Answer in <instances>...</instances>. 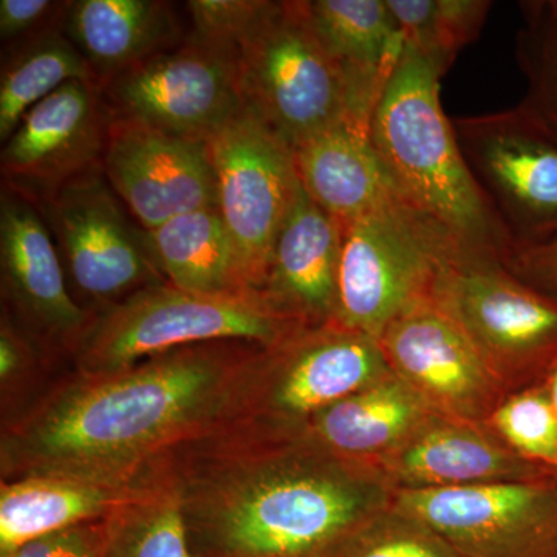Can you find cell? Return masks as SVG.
<instances>
[{
  "instance_id": "4fadbf2b",
  "label": "cell",
  "mask_w": 557,
  "mask_h": 557,
  "mask_svg": "<svg viewBox=\"0 0 557 557\" xmlns=\"http://www.w3.org/2000/svg\"><path fill=\"white\" fill-rule=\"evenodd\" d=\"M461 557H557V475L533 482L395 491Z\"/></svg>"
},
{
  "instance_id": "2e32d148",
  "label": "cell",
  "mask_w": 557,
  "mask_h": 557,
  "mask_svg": "<svg viewBox=\"0 0 557 557\" xmlns=\"http://www.w3.org/2000/svg\"><path fill=\"white\" fill-rule=\"evenodd\" d=\"M102 172L143 230L218 207V180L207 141L109 120Z\"/></svg>"
},
{
  "instance_id": "d590c367",
  "label": "cell",
  "mask_w": 557,
  "mask_h": 557,
  "mask_svg": "<svg viewBox=\"0 0 557 557\" xmlns=\"http://www.w3.org/2000/svg\"><path fill=\"white\" fill-rule=\"evenodd\" d=\"M35 343L24 330L13 321L9 313L2 314L0 325V379L2 384H9L14 379H20L27 370L33 358Z\"/></svg>"
},
{
  "instance_id": "74e56055",
  "label": "cell",
  "mask_w": 557,
  "mask_h": 557,
  "mask_svg": "<svg viewBox=\"0 0 557 557\" xmlns=\"http://www.w3.org/2000/svg\"><path fill=\"white\" fill-rule=\"evenodd\" d=\"M0 557H16V552H3L0 553Z\"/></svg>"
},
{
  "instance_id": "e0dca14e",
  "label": "cell",
  "mask_w": 557,
  "mask_h": 557,
  "mask_svg": "<svg viewBox=\"0 0 557 557\" xmlns=\"http://www.w3.org/2000/svg\"><path fill=\"white\" fill-rule=\"evenodd\" d=\"M3 296L33 343L75 351L94 314L69 288L60 252L38 205L16 190L0 196Z\"/></svg>"
},
{
  "instance_id": "5bb4252c",
  "label": "cell",
  "mask_w": 557,
  "mask_h": 557,
  "mask_svg": "<svg viewBox=\"0 0 557 557\" xmlns=\"http://www.w3.org/2000/svg\"><path fill=\"white\" fill-rule=\"evenodd\" d=\"M379 344L392 373L440 416L486 424L509 395L432 296L399 313Z\"/></svg>"
},
{
  "instance_id": "ac0fdd59",
  "label": "cell",
  "mask_w": 557,
  "mask_h": 557,
  "mask_svg": "<svg viewBox=\"0 0 557 557\" xmlns=\"http://www.w3.org/2000/svg\"><path fill=\"white\" fill-rule=\"evenodd\" d=\"M376 469L395 491L533 482L557 475L519 457L485 423L435 412Z\"/></svg>"
},
{
  "instance_id": "7c38bea8",
  "label": "cell",
  "mask_w": 557,
  "mask_h": 557,
  "mask_svg": "<svg viewBox=\"0 0 557 557\" xmlns=\"http://www.w3.org/2000/svg\"><path fill=\"white\" fill-rule=\"evenodd\" d=\"M75 295L95 313L139 289L164 284L102 170L62 186L38 205ZM94 313V314H95Z\"/></svg>"
},
{
  "instance_id": "ffe728a7",
  "label": "cell",
  "mask_w": 557,
  "mask_h": 557,
  "mask_svg": "<svg viewBox=\"0 0 557 557\" xmlns=\"http://www.w3.org/2000/svg\"><path fill=\"white\" fill-rule=\"evenodd\" d=\"M60 25L101 89L182 40L177 14L161 0H73L64 2Z\"/></svg>"
},
{
  "instance_id": "d6a6232c",
  "label": "cell",
  "mask_w": 557,
  "mask_h": 557,
  "mask_svg": "<svg viewBox=\"0 0 557 557\" xmlns=\"http://www.w3.org/2000/svg\"><path fill=\"white\" fill-rule=\"evenodd\" d=\"M106 536V519L81 523L22 545L16 557H101Z\"/></svg>"
},
{
  "instance_id": "4dcf8cb0",
  "label": "cell",
  "mask_w": 557,
  "mask_h": 557,
  "mask_svg": "<svg viewBox=\"0 0 557 557\" xmlns=\"http://www.w3.org/2000/svg\"><path fill=\"white\" fill-rule=\"evenodd\" d=\"M327 557H461L423 520L394 504L381 509Z\"/></svg>"
},
{
  "instance_id": "7a4b0ae2",
  "label": "cell",
  "mask_w": 557,
  "mask_h": 557,
  "mask_svg": "<svg viewBox=\"0 0 557 557\" xmlns=\"http://www.w3.org/2000/svg\"><path fill=\"white\" fill-rule=\"evenodd\" d=\"M260 346L197 344L62 383L3 429V480L145 485L174 450L237 420Z\"/></svg>"
},
{
  "instance_id": "9c48e42d",
  "label": "cell",
  "mask_w": 557,
  "mask_h": 557,
  "mask_svg": "<svg viewBox=\"0 0 557 557\" xmlns=\"http://www.w3.org/2000/svg\"><path fill=\"white\" fill-rule=\"evenodd\" d=\"M391 372L373 336L338 321L302 327L260 348L240 418L306 426L322 410Z\"/></svg>"
},
{
  "instance_id": "cb8c5ba5",
  "label": "cell",
  "mask_w": 557,
  "mask_h": 557,
  "mask_svg": "<svg viewBox=\"0 0 557 557\" xmlns=\"http://www.w3.org/2000/svg\"><path fill=\"white\" fill-rule=\"evenodd\" d=\"M429 413L416 392L391 372L322 410L307 428L338 456L376 468Z\"/></svg>"
},
{
  "instance_id": "277c9868",
  "label": "cell",
  "mask_w": 557,
  "mask_h": 557,
  "mask_svg": "<svg viewBox=\"0 0 557 557\" xmlns=\"http://www.w3.org/2000/svg\"><path fill=\"white\" fill-rule=\"evenodd\" d=\"M302 327L310 325L278 310L263 293L203 295L164 282L95 313L73 357L78 373L100 375L197 344L271 347Z\"/></svg>"
},
{
  "instance_id": "7402d4cb",
  "label": "cell",
  "mask_w": 557,
  "mask_h": 557,
  "mask_svg": "<svg viewBox=\"0 0 557 557\" xmlns=\"http://www.w3.org/2000/svg\"><path fill=\"white\" fill-rule=\"evenodd\" d=\"M293 156L304 190L341 225L395 196L368 127L339 124L293 149Z\"/></svg>"
},
{
  "instance_id": "3957f363",
  "label": "cell",
  "mask_w": 557,
  "mask_h": 557,
  "mask_svg": "<svg viewBox=\"0 0 557 557\" xmlns=\"http://www.w3.org/2000/svg\"><path fill=\"white\" fill-rule=\"evenodd\" d=\"M442 76L405 46L370 119V143L406 207L461 255L507 265L515 247L461 156L453 120L440 101Z\"/></svg>"
},
{
  "instance_id": "44dd1931",
  "label": "cell",
  "mask_w": 557,
  "mask_h": 557,
  "mask_svg": "<svg viewBox=\"0 0 557 557\" xmlns=\"http://www.w3.org/2000/svg\"><path fill=\"white\" fill-rule=\"evenodd\" d=\"M314 28L343 65L359 119L373 110L397 67L405 39L386 0H307Z\"/></svg>"
},
{
  "instance_id": "9a60e30c",
  "label": "cell",
  "mask_w": 557,
  "mask_h": 557,
  "mask_svg": "<svg viewBox=\"0 0 557 557\" xmlns=\"http://www.w3.org/2000/svg\"><path fill=\"white\" fill-rule=\"evenodd\" d=\"M108 126L98 84H64L28 110L3 143V186L40 205L73 180L102 170Z\"/></svg>"
},
{
  "instance_id": "f1b7e54d",
  "label": "cell",
  "mask_w": 557,
  "mask_h": 557,
  "mask_svg": "<svg viewBox=\"0 0 557 557\" xmlns=\"http://www.w3.org/2000/svg\"><path fill=\"white\" fill-rule=\"evenodd\" d=\"M520 11L516 57L528 86L522 104L557 135V0L522 2Z\"/></svg>"
},
{
  "instance_id": "d6986e66",
  "label": "cell",
  "mask_w": 557,
  "mask_h": 557,
  "mask_svg": "<svg viewBox=\"0 0 557 557\" xmlns=\"http://www.w3.org/2000/svg\"><path fill=\"white\" fill-rule=\"evenodd\" d=\"M341 240L338 220L300 185L271 248L263 295L302 324L335 321Z\"/></svg>"
},
{
  "instance_id": "83f0119b",
  "label": "cell",
  "mask_w": 557,
  "mask_h": 557,
  "mask_svg": "<svg viewBox=\"0 0 557 557\" xmlns=\"http://www.w3.org/2000/svg\"><path fill=\"white\" fill-rule=\"evenodd\" d=\"M405 46L445 75L457 54L474 42L493 3L487 0H386Z\"/></svg>"
},
{
  "instance_id": "8fae6325",
  "label": "cell",
  "mask_w": 557,
  "mask_h": 557,
  "mask_svg": "<svg viewBox=\"0 0 557 557\" xmlns=\"http://www.w3.org/2000/svg\"><path fill=\"white\" fill-rule=\"evenodd\" d=\"M207 143L242 281L263 293L271 248L300 188L293 149L248 108Z\"/></svg>"
},
{
  "instance_id": "52a82bcc",
  "label": "cell",
  "mask_w": 557,
  "mask_h": 557,
  "mask_svg": "<svg viewBox=\"0 0 557 557\" xmlns=\"http://www.w3.org/2000/svg\"><path fill=\"white\" fill-rule=\"evenodd\" d=\"M432 298L508 394L534 386L557 361V299L528 285L500 260L454 259L440 273Z\"/></svg>"
},
{
  "instance_id": "d4e9b609",
  "label": "cell",
  "mask_w": 557,
  "mask_h": 557,
  "mask_svg": "<svg viewBox=\"0 0 557 557\" xmlns=\"http://www.w3.org/2000/svg\"><path fill=\"white\" fill-rule=\"evenodd\" d=\"M139 239L168 284L203 295L248 293L219 208H203L139 230ZM259 293V292H258Z\"/></svg>"
},
{
  "instance_id": "4316f807",
  "label": "cell",
  "mask_w": 557,
  "mask_h": 557,
  "mask_svg": "<svg viewBox=\"0 0 557 557\" xmlns=\"http://www.w3.org/2000/svg\"><path fill=\"white\" fill-rule=\"evenodd\" d=\"M101 557H193L178 498L168 483L156 482L106 518Z\"/></svg>"
},
{
  "instance_id": "8992f818",
  "label": "cell",
  "mask_w": 557,
  "mask_h": 557,
  "mask_svg": "<svg viewBox=\"0 0 557 557\" xmlns=\"http://www.w3.org/2000/svg\"><path fill=\"white\" fill-rule=\"evenodd\" d=\"M341 228L335 321L376 339L399 313L432 296L449 262L465 258L397 196Z\"/></svg>"
},
{
  "instance_id": "484cf974",
  "label": "cell",
  "mask_w": 557,
  "mask_h": 557,
  "mask_svg": "<svg viewBox=\"0 0 557 557\" xmlns=\"http://www.w3.org/2000/svg\"><path fill=\"white\" fill-rule=\"evenodd\" d=\"M72 81L98 84L60 22L10 46L0 70V141L11 137L28 110Z\"/></svg>"
},
{
  "instance_id": "e575fe53",
  "label": "cell",
  "mask_w": 557,
  "mask_h": 557,
  "mask_svg": "<svg viewBox=\"0 0 557 557\" xmlns=\"http://www.w3.org/2000/svg\"><path fill=\"white\" fill-rule=\"evenodd\" d=\"M507 269L531 287L557 299V239L515 249Z\"/></svg>"
},
{
  "instance_id": "1f68e13d",
  "label": "cell",
  "mask_w": 557,
  "mask_h": 557,
  "mask_svg": "<svg viewBox=\"0 0 557 557\" xmlns=\"http://www.w3.org/2000/svg\"><path fill=\"white\" fill-rule=\"evenodd\" d=\"M269 0H190L186 2L193 33L189 38L239 49Z\"/></svg>"
},
{
  "instance_id": "8d00e7d4",
  "label": "cell",
  "mask_w": 557,
  "mask_h": 557,
  "mask_svg": "<svg viewBox=\"0 0 557 557\" xmlns=\"http://www.w3.org/2000/svg\"><path fill=\"white\" fill-rule=\"evenodd\" d=\"M545 391H547V395L549 398V403H552L553 409H555L557 416V361L552 366V369L548 370L547 375H545Z\"/></svg>"
},
{
  "instance_id": "6da1fadb",
  "label": "cell",
  "mask_w": 557,
  "mask_h": 557,
  "mask_svg": "<svg viewBox=\"0 0 557 557\" xmlns=\"http://www.w3.org/2000/svg\"><path fill=\"white\" fill-rule=\"evenodd\" d=\"M156 475L178 498L193 557H327L395 494L379 469L325 448L307 424L258 418L193 440Z\"/></svg>"
},
{
  "instance_id": "5b68a950",
  "label": "cell",
  "mask_w": 557,
  "mask_h": 557,
  "mask_svg": "<svg viewBox=\"0 0 557 557\" xmlns=\"http://www.w3.org/2000/svg\"><path fill=\"white\" fill-rule=\"evenodd\" d=\"M237 51L247 108L289 148L344 123L369 129L343 65L314 28L309 3L269 2Z\"/></svg>"
},
{
  "instance_id": "836d02e7",
  "label": "cell",
  "mask_w": 557,
  "mask_h": 557,
  "mask_svg": "<svg viewBox=\"0 0 557 557\" xmlns=\"http://www.w3.org/2000/svg\"><path fill=\"white\" fill-rule=\"evenodd\" d=\"M64 2L49 0H2L0 2V39L13 46L60 22Z\"/></svg>"
},
{
  "instance_id": "603a6c76",
  "label": "cell",
  "mask_w": 557,
  "mask_h": 557,
  "mask_svg": "<svg viewBox=\"0 0 557 557\" xmlns=\"http://www.w3.org/2000/svg\"><path fill=\"white\" fill-rule=\"evenodd\" d=\"M145 485L116 486L60 475H25L0 486V553L16 552L46 534L95 522L145 493Z\"/></svg>"
},
{
  "instance_id": "ba28073f",
  "label": "cell",
  "mask_w": 557,
  "mask_h": 557,
  "mask_svg": "<svg viewBox=\"0 0 557 557\" xmlns=\"http://www.w3.org/2000/svg\"><path fill=\"white\" fill-rule=\"evenodd\" d=\"M461 156L515 249L557 239V135L525 104L453 120ZM512 249V251H515Z\"/></svg>"
},
{
  "instance_id": "f546056e",
  "label": "cell",
  "mask_w": 557,
  "mask_h": 557,
  "mask_svg": "<svg viewBox=\"0 0 557 557\" xmlns=\"http://www.w3.org/2000/svg\"><path fill=\"white\" fill-rule=\"evenodd\" d=\"M486 426L519 457L557 474V416L544 386L509 394Z\"/></svg>"
},
{
  "instance_id": "30bf717a",
  "label": "cell",
  "mask_w": 557,
  "mask_h": 557,
  "mask_svg": "<svg viewBox=\"0 0 557 557\" xmlns=\"http://www.w3.org/2000/svg\"><path fill=\"white\" fill-rule=\"evenodd\" d=\"M109 120L208 141L247 108L239 51L186 38L102 87Z\"/></svg>"
}]
</instances>
